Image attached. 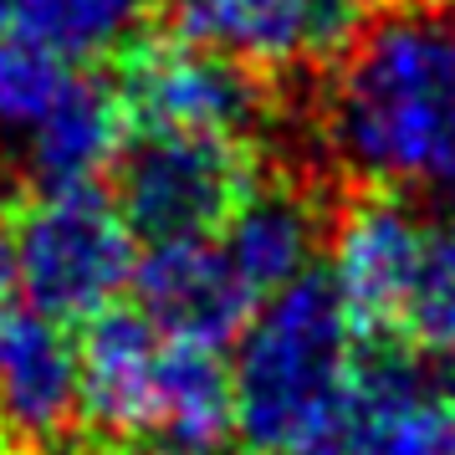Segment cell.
Segmentation results:
<instances>
[{
	"label": "cell",
	"mask_w": 455,
	"mask_h": 455,
	"mask_svg": "<svg viewBox=\"0 0 455 455\" xmlns=\"http://www.w3.org/2000/svg\"><path fill=\"white\" fill-rule=\"evenodd\" d=\"M317 455H455V358L419 343L358 353Z\"/></svg>",
	"instance_id": "cell-5"
},
{
	"label": "cell",
	"mask_w": 455,
	"mask_h": 455,
	"mask_svg": "<svg viewBox=\"0 0 455 455\" xmlns=\"http://www.w3.org/2000/svg\"><path fill=\"white\" fill-rule=\"evenodd\" d=\"M118 98L144 133H205L246 144L271 118L261 72L200 42H139L128 52Z\"/></svg>",
	"instance_id": "cell-6"
},
{
	"label": "cell",
	"mask_w": 455,
	"mask_h": 455,
	"mask_svg": "<svg viewBox=\"0 0 455 455\" xmlns=\"http://www.w3.org/2000/svg\"><path fill=\"white\" fill-rule=\"evenodd\" d=\"M124 98L108 83L72 72L62 98L46 108L36 128L11 148L21 174L36 189H87L124 154Z\"/></svg>",
	"instance_id": "cell-12"
},
{
	"label": "cell",
	"mask_w": 455,
	"mask_h": 455,
	"mask_svg": "<svg viewBox=\"0 0 455 455\" xmlns=\"http://www.w3.org/2000/svg\"><path fill=\"white\" fill-rule=\"evenodd\" d=\"M16 291H21V276H16V251H11V230L0 226V323L16 312Z\"/></svg>",
	"instance_id": "cell-18"
},
{
	"label": "cell",
	"mask_w": 455,
	"mask_h": 455,
	"mask_svg": "<svg viewBox=\"0 0 455 455\" xmlns=\"http://www.w3.org/2000/svg\"><path fill=\"white\" fill-rule=\"evenodd\" d=\"M230 430H235V404H230V363L220 358V348L195 338H164L148 435L159 445L210 455Z\"/></svg>",
	"instance_id": "cell-14"
},
{
	"label": "cell",
	"mask_w": 455,
	"mask_h": 455,
	"mask_svg": "<svg viewBox=\"0 0 455 455\" xmlns=\"http://www.w3.org/2000/svg\"><path fill=\"white\" fill-rule=\"evenodd\" d=\"M128 455H200V451H180V445H159L154 440V445H139V451H128Z\"/></svg>",
	"instance_id": "cell-19"
},
{
	"label": "cell",
	"mask_w": 455,
	"mask_h": 455,
	"mask_svg": "<svg viewBox=\"0 0 455 455\" xmlns=\"http://www.w3.org/2000/svg\"><path fill=\"white\" fill-rule=\"evenodd\" d=\"M133 291L164 338H195V343H226L246 328L256 297L226 261L220 241L185 235V241H154L148 256L133 267Z\"/></svg>",
	"instance_id": "cell-10"
},
{
	"label": "cell",
	"mask_w": 455,
	"mask_h": 455,
	"mask_svg": "<svg viewBox=\"0 0 455 455\" xmlns=\"http://www.w3.org/2000/svg\"><path fill=\"white\" fill-rule=\"evenodd\" d=\"M343 5H353V11H358V5H373V0H343Z\"/></svg>",
	"instance_id": "cell-21"
},
{
	"label": "cell",
	"mask_w": 455,
	"mask_h": 455,
	"mask_svg": "<svg viewBox=\"0 0 455 455\" xmlns=\"http://www.w3.org/2000/svg\"><path fill=\"white\" fill-rule=\"evenodd\" d=\"M332 159L394 195L455 205V11L394 5L353 31L323 98Z\"/></svg>",
	"instance_id": "cell-1"
},
{
	"label": "cell",
	"mask_w": 455,
	"mask_h": 455,
	"mask_svg": "<svg viewBox=\"0 0 455 455\" xmlns=\"http://www.w3.org/2000/svg\"><path fill=\"white\" fill-rule=\"evenodd\" d=\"M353 16L343 0H185L180 31L256 72H287L343 52Z\"/></svg>",
	"instance_id": "cell-8"
},
{
	"label": "cell",
	"mask_w": 455,
	"mask_h": 455,
	"mask_svg": "<svg viewBox=\"0 0 455 455\" xmlns=\"http://www.w3.org/2000/svg\"><path fill=\"white\" fill-rule=\"evenodd\" d=\"M358 369V328L323 271L271 291L235 332L230 404L256 455H317Z\"/></svg>",
	"instance_id": "cell-2"
},
{
	"label": "cell",
	"mask_w": 455,
	"mask_h": 455,
	"mask_svg": "<svg viewBox=\"0 0 455 455\" xmlns=\"http://www.w3.org/2000/svg\"><path fill=\"white\" fill-rule=\"evenodd\" d=\"M317 241H323L317 205L291 185H256L220 226V251L251 297H271L307 276Z\"/></svg>",
	"instance_id": "cell-13"
},
{
	"label": "cell",
	"mask_w": 455,
	"mask_h": 455,
	"mask_svg": "<svg viewBox=\"0 0 455 455\" xmlns=\"http://www.w3.org/2000/svg\"><path fill=\"white\" fill-rule=\"evenodd\" d=\"M83 419V363L67 323L11 312L0 323V435L21 451H52Z\"/></svg>",
	"instance_id": "cell-9"
},
{
	"label": "cell",
	"mask_w": 455,
	"mask_h": 455,
	"mask_svg": "<svg viewBox=\"0 0 455 455\" xmlns=\"http://www.w3.org/2000/svg\"><path fill=\"white\" fill-rule=\"evenodd\" d=\"M72 83V62L21 31L0 36V144L16 148Z\"/></svg>",
	"instance_id": "cell-16"
},
{
	"label": "cell",
	"mask_w": 455,
	"mask_h": 455,
	"mask_svg": "<svg viewBox=\"0 0 455 455\" xmlns=\"http://www.w3.org/2000/svg\"><path fill=\"white\" fill-rule=\"evenodd\" d=\"M164 358V332L133 307H103L87 317V338L77 343L83 363V419L103 440L148 435L154 379Z\"/></svg>",
	"instance_id": "cell-11"
},
{
	"label": "cell",
	"mask_w": 455,
	"mask_h": 455,
	"mask_svg": "<svg viewBox=\"0 0 455 455\" xmlns=\"http://www.w3.org/2000/svg\"><path fill=\"white\" fill-rule=\"evenodd\" d=\"M425 220L394 189H363L332 226V271L358 332H389L404 323L425 261Z\"/></svg>",
	"instance_id": "cell-7"
},
{
	"label": "cell",
	"mask_w": 455,
	"mask_h": 455,
	"mask_svg": "<svg viewBox=\"0 0 455 455\" xmlns=\"http://www.w3.org/2000/svg\"><path fill=\"white\" fill-rule=\"evenodd\" d=\"M118 210L133 235L185 241L210 235L256 189L251 144L205 133H144L118 154Z\"/></svg>",
	"instance_id": "cell-4"
},
{
	"label": "cell",
	"mask_w": 455,
	"mask_h": 455,
	"mask_svg": "<svg viewBox=\"0 0 455 455\" xmlns=\"http://www.w3.org/2000/svg\"><path fill=\"white\" fill-rule=\"evenodd\" d=\"M148 5L154 0H16L11 26L62 62L87 67L144 42Z\"/></svg>",
	"instance_id": "cell-15"
},
{
	"label": "cell",
	"mask_w": 455,
	"mask_h": 455,
	"mask_svg": "<svg viewBox=\"0 0 455 455\" xmlns=\"http://www.w3.org/2000/svg\"><path fill=\"white\" fill-rule=\"evenodd\" d=\"M11 11H16V0H0V26H11Z\"/></svg>",
	"instance_id": "cell-20"
},
{
	"label": "cell",
	"mask_w": 455,
	"mask_h": 455,
	"mask_svg": "<svg viewBox=\"0 0 455 455\" xmlns=\"http://www.w3.org/2000/svg\"><path fill=\"white\" fill-rule=\"evenodd\" d=\"M26 302L57 323H87L133 287V226L98 185L36 189L11 230Z\"/></svg>",
	"instance_id": "cell-3"
},
{
	"label": "cell",
	"mask_w": 455,
	"mask_h": 455,
	"mask_svg": "<svg viewBox=\"0 0 455 455\" xmlns=\"http://www.w3.org/2000/svg\"><path fill=\"white\" fill-rule=\"evenodd\" d=\"M404 328L414 332L419 348L455 358V210L425 230V261H419Z\"/></svg>",
	"instance_id": "cell-17"
}]
</instances>
